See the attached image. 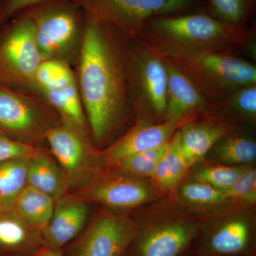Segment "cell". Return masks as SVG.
Returning a JSON list of instances; mask_svg holds the SVG:
<instances>
[{
	"mask_svg": "<svg viewBox=\"0 0 256 256\" xmlns=\"http://www.w3.org/2000/svg\"><path fill=\"white\" fill-rule=\"evenodd\" d=\"M52 152L70 182H76L87 168L89 149L82 134L72 128H50L46 132Z\"/></svg>",
	"mask_w": 256,
	"mask_h": 256,
	"instance_id": "8fae6325",
	"label": "cell"
},
{
	"mask_svg": "<svg viewBox=\"0 0 256 256\" xmlns=\"http://www.w3.org/2000/svg\"><path fill=\"white\" fill-rule=\"evenodd\" d=\"M208 0H82L86 8L99 20L134 36L146 21L166 15L202 12Z\"/></svg>",
	"mask_w": 256,
	"mask_h": 256,
	"instance_id": "277c9868",
	"label": "cell"
},
{
	"mask_svg": "<svg viewBox=\"0 0 256 256\" xmlns=\"http://www.w3.org/2000/svg\"><path fill=\"white\" fill-rule=\"evenodd\" d=\"M170 142L154 149L133 154L114 164L131 174L152 176L160 160L168 149Z\"/></svg>",
	"mask_w": 256,
	"mask_h": 256,
	"instance_id": "4316f807",
	"label": "cell"
},
{
	"mask_svg": "<svg viewBox=\"0 0 256 256\" xmlns=\"http://www.w3.org/2000/svg\"><path fill=\"white\" fill-rule=\"evenodd\" d=\"M33 229L12 210L0 213V249L14 250L30 245Z\"/></svg>",
	"mask_w": 256,
	"mask_h": 256,
	"instance_id": "603a6c76",
	"label": "cell"
},
{
	"mask_svg": "<svg viewBox=\"0 0 256 256\" xmlns=\"http://www.w3.org/2000/svg\"><path fill=\"white\" fill-rule=\"evenodd\" d=\"M43 1L44 0H3L0 4V23Z\"/></svg>",
	"mask_w": 256,
	"mask_h": 256,
	"instance_id": "d6a6232c",
	"label": "cell"
},
{
	"mask_svg": "<svg viewBox=\"0 0 256 256\" xmlns=\"http://www.w3.org/2000/svg\"><path fill=\"white\" fill-rule=\"evenodd\" d=\"M43 60L34 20L31 14L25 15L0 42V70L18 82L34 84L35 74Z\"/></svg>",
	"mask_w": 256,
	"mask_h": 256,
	"instance_id": "8992f818",
	"label": "cell"
},
{
	"mask_svg": "<svg viewBox=\"0 0 256 256\" xmlns=\"http://www.w3.org/2000/svg\"><path fill=\"white\" fill-rule=\"evenodd\" d=\"M250 36L242 26L198 12L150 18L136 38L161 58H170L210 50H234L246 45Z\"/></svg>",
	"mask_w": 256,
	"mask_h": 256,
	"instance_id": "7a4b0ae2",
	"label": "cell"
},
{
	"mask_svg": "<svg viewBox=\"0 0 256 256\" xmlns=\"http://www.w3.org/2000/svg\"><path fill=\"white\" fill-rule=\"evenodd\" d=\"M230 126L220 121L192 120L180 128V142L188 166L204 158L216 143L230 132Z\"/></svg>",
	"mask_w": 256,
	"mask_h": 256,
	"instance_id": "5bb4252c",
	"label": "cell"
},
{
	"mask_svg": "<svg viewBox=\"0 0 256 256\" xmlns=\"http://www.w3.org/2000/svg\"><path fill=\"white\" fill-rule=\"evenodd\" d=\"M220 140L217 146V156L225 163L242 164L250 163L256 158V144L248 138L230 137Z\"/></svg>",
	"mask_w": 256,
	"mask_h": 256,
	"instance_id": "d4e9b609",
	"label": "cell"
},
{
	"mask_svg": "<svg viewBox=\"0 0 256 256\" xmlns=\"http://www.w3.org/2000/svg\"><path fill=\"white\" fill-rule=\"evenodd\" d=\"M232 50H210L181 57H164L208 100L216 102L246 86L256 84V68L232 54Z\"/></svg>",
	"mask_w": 256,
	"mask_h": 256,
	"instance_id": "3957f363",
	"label": "cell"
},
{
	"mask_svg": "<svg viewBox=\"0 0 256 256\" xmlns=\"http://www.w3.org/2000/svg\"><path fill=\"white\" fill-rule=\"evenodd\" d=\"M128 218L104 215L89 227L74 249V256H120L134 236Z\"/></svg>",
	"mask_w": 256,
	"mask_h": 256,
	"instance_id": "ba28073f",
	"label": "cell"
},
{
	"mask_svg": "<svg viewBox=\"0 0 256 256\" xmlns=\"http://www.w3.org/2000/svg\"><path fill=\"white\" fill-rule=\"evenodd\" d=\"M35 111L14 92L0 88V127L11 132L24 133L37 124Z\"/></svg>",
	"mask_w": 256,
	"mask_h": 256,
	"instance_id": "ac0fdd59",
	"label": "cell"
},
{
	"mask_svg": "<svg viewBox=\"0 0 256 256\" xmlns=\"http://www.w3.org/2000/svg\"><path fill=\"white\" fill-rule=\"evenodd\" d=\"M4 212V210H1V208H0V213H1V212Z\"/></svg>",
	"mask_w": 256,
	"mask_h": 256,
	"instance_id": "e575fe53",
	"label": "cell"
},
{
	"mask_svg": "<svg viewBox=\"0 0 256 256\" xmlns=\"http://www.w3.org/2000/svg\"><path fill=\"white\" fill-rule=\"evenodd\" d=\"M227 200H240L254 203L256 200V172L245 169L238 180L228 190L224 191Z\"/></svg>",
	"mask_w": 256,
	"mask_h": 256,
	"instance_id": "4dcf8cb0",
	"label": "cell"
},
{
	"mask_svg": "<svg viewBox=\"0 0 256 256\" xmlns=\"http://www.w3.org/2000/svg\"><path fill=\"white\" fill-rule=\"evenodd\" d=\"M181 194L186 201L195 204H212L226 201L223 191L203 182L184 185Z\"/></svg>",
	"mask_w": 256,
	"mask_h": 256,
	"instance_id": "f546056e",
	"label": "cell"
},
{
	"mask_svg": "<svg viewBox=\"0 0 256 256\" xmlns=\"http://www.w3.org/2000/svg\"><path fill=\"white\" fill-rule=\"evenodd\" d=\"M28 185L56 201L62 198L68 183L62 168L50 156L40 152L28 161Z\"/></svg>",
	"mask_w": 256,
	"mask_h": 256,
	"instance_id": "2e32d148",
	"label": "cell"
},
{
	"mask_svg": "<svg viewBox=\"0 0 256 256\" xmlns=\"http://www.w3.org/2000/svg\"><path fill=\"white\" fill-rule=\"evenodd\" d=\"M40 152L34 146L0 134V162L18 158H31Z\"/></svg>",
	"mask_w": 256,
	"mask_h": 256,
	"instance_id": "1f68e13d",
	"label": "cell"
},
{
	"mask_svg": "<svg viewBox=\"0 0 256 256\" xmlns=\"http://www.w3.org/2000/svg\"><path fill=\"white\" fill-rule=\"evenodd\" d=\"M88 207L82 200H60L50 223L42 229L50 248L58 249L76 237L85 226Z\"/></svg>",
	"mask_w": 256,
	"mask_h": 256,
	"instance_id": "4fadbf2b",
	"label": "cell"
},
{
	"mask_svg": "<svg viewBox=\"0 0 256 256\" xmlns=\"http://www.w3.org/2000/svg\"><path fill=\"white\" fill-rule=\"evenodd\" d=\"M178 130L172 138L168 149L152 176L156 183L165 190L174 188L190 168L180 146Z\"/></svg>",
	"mask_w": 256,
	"mask_h": 256,
	"instance_id": "44dd1931",
	"label": "cell"
},
{
	"mask_svg": "<svg viewBox=\"0 0 256 256\" xmlns=\"http://www.w3.org/2000/svg\"><path fill=\"white\" fill-rule=\"evenodd\" d=\"M255 0H208L212 15L223 22L242 26L252 14Z\"/></svg>",
	"mask_w": 256,
	"mask_h": 256,
	"instance_id": "484cf974",
	"label": "cell"
},
{
	"mask_svg": "<svg viewBox=\"0 0 256 256\" xmlns=\"http://www.w3.org/2000/svg\"><path fill=\"white\" fill-rule=\"evenodd\" d=\"M193 234L190 226L181 223L156 227L141 240L140 256H178L191 242Z\"/></svg>",
	"mask_w": 256,
	"mask_h": 256,
	"instance_id": "9a60e30c",
	"label": "cell"
},
{
	"mask_svg": "<svg viewBox=\"0 0 256 256\" xmlns=\"http://www.w3.org/2000/svg\"><path fill=\"white\" fill-rule=\"evenodd\" d=\"M131 52L130 92L136 105L164 118L166 107L168 72L162 58L140 40Z\"/></svg>",
	"mask_w": 256,
	"mask_h": 256,
	"instance_id": "5b68a950",
	"label": "cell"
},
{
	"mask_svg": "<svg viewBox=\"0 0 256 256\" xmlns=\"http://www.w3.org/2000/svg\"><path fill=\"white\" fill-rule=\"evenodd\" d=\"M50 104L63 116L68 127L85 136L86 118L82 111L76 84L63 88L42 90Z\"/></svg>",
	"mask_w": 256,
	"mask_h": 256,
	"instance_id": "ffe728a7",
	"label": "cell"
},
{
	"mask_svg": "<svg viewBox=\"0 0 256 256\" xmlns=\"http://www.w3.org/2000/svg\"><path fill=\"white\" fill-rule=\"evenodd\" d=\"M80 195L86 200L100 202L112 208H126L139 206L150 200L152 192L140 182L116 176L92 185Z\"/></svg>",
	"mask_w": 256,
	"mask_h": 256,
	"instance_id": "7c38bea8",
	"label": "cell"
},
{
	"mask_svg": "<svg viewBox=\"0 0 256 256\" xmlns=\"http://www.w3.org/2000/svg\"><path fill=\"white\" fill-rule=\"evenodd\" d=\"M244 170L245 168L240 166H212L201 170L196 178L224 192L236 182Z\"/></svg>",
	"mask_w": 256,
	"mask_h": 256,
	"instance_id": "f1b7e54d",
	"label": "cell"
},
{
	"mask_svg": "<svg viewBox=\"0 0 256 256\" xmlns=\"http://www.w3.org/2000/svg\"><path fill=\"white\" fill-rule=\"evenodd\" d=\"M250 230L242 220H230L215 232L210 240V247L218 254L242 252L248 244Z\"/></svg>",
	"mask_w": 256,
	"mask_h": 256,
	"instance_id": "7402d4cb",
	"label": "cell"
},
{
	"mask_svg": "<svg viewBox=\"0 0 256 256\" xmlns=\"http://www.w3.org/2000/svg\"><path fill=\"white\" fill-rule=\"evenodd\" d=\"M163 60L168 72L165 121L176 120L213 108V101L208 100L190 79L168 60Z\"/></svg>",
	"mask_w": 256,
	"mask_h": 256,
	"instance_id": "30bf717a",
	"label": "cell"
},
{
	"mask_svg": "<svg viewBox=\"0 0 256 256\" xmlns=\"http://www.w3.org/2000/svg\"><path fill=\"white\" fill-rule=\"evenodd\" d=\"M34 20L37 44L44 60L66 52L76 36L78 18L73 6L55 4L30 14Z\"/></svg>",
	"mask_w": 256,
	"mask_h": 256,
	"instance_id": "52a82bcc",
	"label": "cell"
},
{
	"mask_svg": "<svg viewBox=\"0 0 256 256\" xmlns=\"http://www.w3.org/2000/svg\"><path fill=\"white\" fill-rule=\"evenodd\" d=\"M36 256H64L62 252H58V249L52 248H46L42 249Z\"/></svg>",
	"mask_w": 256,
	"mask_h": 256,
	"instance_id": "836d02e7",
	"label": "cell"
},
{
	"mask_svg": "<svg viewBox=\"0 0 256 256\" xmlns=\"http://www.w3.org/2000/svg\"><path fill=\"white\" fill-rule=\"evenodd\" d=\"M30 158H18L0 162V208L12 210L24 188L28 185Z\"/></svg>",
	"mask_w": 256,
	"mask_h": 256,
	"instance_id": "d6986e66",
	"label": "cell"
},
{
	"mask_svg": "<svg viewBox=\"0 0 256 256\" xmlns=\"http://www.w3.org/2000/svg\"><path fill=\"white\" fill-rule=\"evenodd\" d=\"M75 82L70 69L56 60H43L35 74L34 84L41 90L63 88Z\"/></svg>",
	"mask_w": 256,
	"mask_h": 256,
	"instance_id": "cb8c5ba5",
	"label": "cell"
},
{
	"mask_svg": "<svg viewBox=\"0 0 256 256\" xmlns=\"http://www.w3.org/2000/svg\"><path fill=\"white\" fill-rule=\"evenodd\" d=\"M54 206L52 197L26 185L16 198L12 210L32 228L42 230L52 220Z\"/></svg>",
	"mask_w": 256,
	"mask_h": 256,
	"instance_id": "e0dca14e",
	"label": "cell"
},
{
	"mask_svg": "<svg viewBox=\"0 0 256 256\" xmlns=\"http://www.w3.org/2000/svg\"><path fill=\"white\" fill-rule=\"evenodd\" d=\"M86 16L79 82L92 136L102 142L127 108L129 69L112 40L110 25L86 13Z\"/></svg>",
	"mask_w": 256,
	"mask_h": 256,
	"instance_id": "6da1fadb",
	"label": "cell"
},
{
	"mask_svg": "<svg viewBox=\"0 0 256 256\" xmlns=\"http://www.w3.org/2000/svg\"><path fill=\"white\" fill-rule=\"evenodd\" d=\"M227 107L246 118L256 116V84L240 88L222 100L214 102V107Z\"/></svg>",
	"mask_w": 256,
	"mask_h": 256,
	"instance_id": "83f0119b",
	"label": "cell"
},
{
	"mask_svg": "<svg viewBox=\"0 0 256 256\" xmlns=\"http://www.w3.org/2000/svg\"><path fill=\"white\" fill-rule=\"evenodd\" d=\"M196 114L160 124L139 122L105 152L106 159L116 163L133 154L154 149L169 142L184 124L194 120Z\"/></svg>",
	"mask_w": 256,
	"mask_h": 256,
	"instance_id": "9c48e42d",
	"label": "cell"
}]
</instances>
